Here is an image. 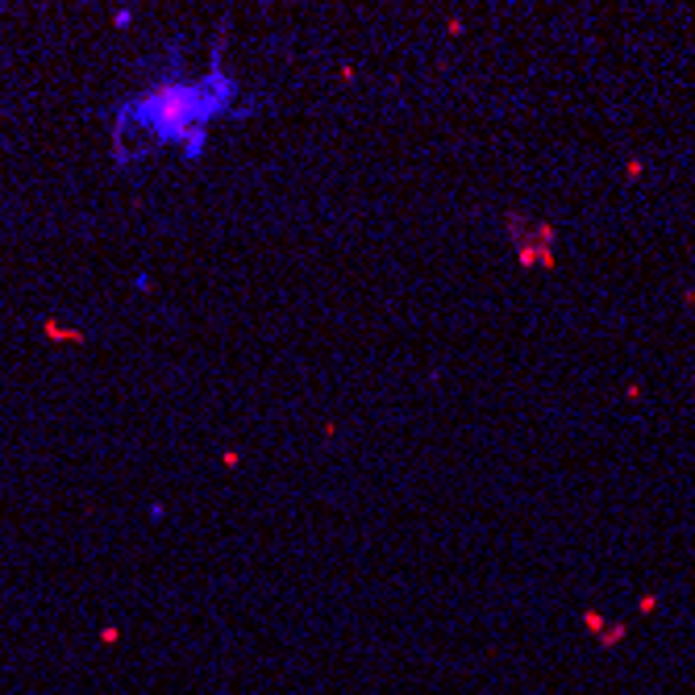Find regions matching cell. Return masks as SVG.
<instances>
[{
  "mask_svg": "<svg viewBox=\"0 0 695 695\" xmlns=\"http://www.w3.org/2000/svg\"><path fill=\"white\" fill-rule=\"evenodd\" d=\"M446 29H450V33H454V37H458V33H462V29H467V21H462V17H450V21H446Z\"/></svg>",
  "mask_w": 695,
  "mask_h": 695,
  "instance_id": "cell-8",
  "label": "cell"
},
{
  "mask_svg": "<svg viewBox=\"0 0 695 695\" xmlns=\"http://www.w3.org/2000/svg\"><path fill=\"white\" fill-rule=\"evenodd\" d=\"M321 437L333 442V437H337V421H325V425H321Z\"/></svg>",
  "mask_w": 695,
  "mask_h": 695,
  "instance_id": "cell-9",
  "label": "cell"
},
{
  "mask_svg": "<svg viewBox=\"0 0 695 695\" xmlns=\"http://www.w3.org/2000/svg\"><path fill=\"white\" fill-rule=\"evenodd\" d=\"M625 396H629V400H642L646 392H642V383H637V379H629V383H625Z\"/></svg>",
  "mask_w": 695,
  "mask_h": 695,
  "instance_id": "cell-7",
  "label": "cell"
},
{
  "mask_svg": "<svg viewBox=\"0 0 695 695\" xmlns=\"http://www.w3.org/2000/svg\"><path fill=\"white\" fill-rule=\"evenodd\" d=\"M504 233H508V242L517 246V262L525 267V271H533V267H542V271H554V262H558V233H554V225L546 221V217H533V212H521V208H512V212H504Z\"/></svg>",
  "mask_w": 695,
  "mask_h": 695,
  "instance_id": "cell-2",
  "label": "cell"
},
{
  "mask_svg": "<svg viewBox=\"0 0 695 695\" xmlns=\"http://www.w3.org/2000/svg\"><path fill=\"white\" fill-rule=\"evenodd\" d=\"M42 337H46V342H54V346H87V333H83V329L62 325V321H54V317H46V321H42Z\"/></svg>",
  "mask_w": 695,
  "mask_h": 695,
  "instance_id": "cell-3",
  "label": "cell"
},
{
  "mask_svg": "<svg viewBox=\"0 0 695 695\" xmlns=\"http://www.w3.org/2000/svg\"><path fill=\"white\" fill-rule=\"evenodd\" d=\"M683 304H687V308H695V287H687V292H683Z\"/></svg>",
  "mask_w": 695,
  "mask_h": 695,
  "instance_id": "cell-10",
  "label": "cell"
},
{
  "mask_svg": "<svg viewBox=\"0 0 695 695\" xmlns=\"http://www.w3.org/2000/svg\"><path fill=\"white\" fill-rule=\"evenodd\" d=\"M221 467H229V471H237V467H242V450H237V446H229V450H221Z\"/></svg>",
  "mask_w": 695,
  "mask_h": 695,
  "instance_id": "cell-4",
  "label": "cell"
},
{
  "mask_svg": "<svg viewBox=\"0 0 695 695\" xmlns=\"http://www.w3.org/2000/svg\"><path fill=\"white\" fill-rule=\"evenodd\" d=\"M129 21H133V12H129V8H117V12H112V25H117V29H125Z\"/></svg>",
  "mask_w": 695,
  "mask_h": 695,
  "instance_id": "cell-6",
  "label": "cell"
},
{
  "mask_svg": "<svg viewBox=\"0 0 695 695\" xmlns=\"http://www.w3.org/2000/svg\"><path fill=\"white\" fill-rule=\"evenodd\" d=\"M237 100V83L221 71V54L212 58V71L196 83L183 75H162L158 83H150L146 92H137L133 100L121 104L117 112V133L125 125H133V133H146L154 146L179 142L183 158H200L204 142H208V121L229 117Z\"/></svg>",
  "mask_w": 695,
  "mask_h": 695,
  "instance_id": "cell-1",
  "label": "cell"
},
{
  "mask_svg": "<svg viewBox=\"0 0 695 695\" xmlns=\"http://www.w3.org/2000/svg\"><path fill=\"white\" fill-rule=\"evenodd\" d=\"M642 175H646V162H642V158L633 154V158L625 162V179H642Z\"/></svg>",
  "mask_w": 695,
  "mask_h": 695,
  "instance_id": "cell-5",
  "label": "cell"
}]
</instances>
